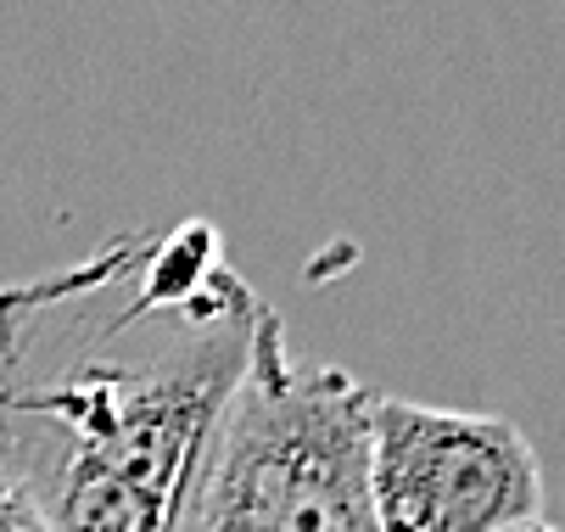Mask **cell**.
Wrapping results in <instances>:
<instances>
[{"instance_id": "cell-1", "label": "cell", "mask_w": 565, "mask_h": 532, "mask_svg": "<svg viewBox=\"0 0 565 532\" xmlns=\"http://www.w3.org/2000/svg\"><path fill=\"white\" fill-rule=\"evenodd\" d=\"M269 320L207 219L0 286V488L45 532H174Z\"/></svg>"}, {"instance_id": "cell-2", "label": "cell", "mask_w": 565, "mask_h": 532, "mask_svg": "<svg viewBox=\"0 0 565 532\" xmlns=\"http://www.w3.org/2000/svg\"><path fill=\"white\" fill-rule=\"evenodd\" d=\"M375 393L337 364L291 353L269 320L174 532H381L370 499Z\"/></svg>"}, {"instance_id": "cell-3", "label": "cell", "mask_w": 565, "mask_h": 532, "mask_svg": "<svg viewBox=\"0 0 565 532\" xmlns=\"http://www.w3.org/2000/svg\"><path fill=\"white\" fill-rule=\"evenodd\" d=\"M370 499L381 532H515L543 521V466L504 415L375 393Z\"/></svg>"}, {"instance_id": "cell-4", "label": "cell", "mask_w": 565, "mask_h": 532, "mask_svg": "<svg viewBox=\"0 0 565 532\" xmlns=\"http://www.w3.org/2000/svg\"><path fill=\"white\" fill-rule=\"evenodd\" d=\"M0 532H45V526H40V515L23 499H12L7 488H0Z\"/></svg>"}, {"instance_id": "cell-5", "label": "cell", "mask_w": 565, "mask_h": 532, "mask_svg": "<svg viewBox=\"0 0 565 532\" xmlns=\"http://www.w3.org/2000/svg\"><path fill=\"white\" fill-rule=\"evenodd\" d=\"M515 532H565V526H554V521H532V526H515Z\"/></svg>"}]
</instances>
